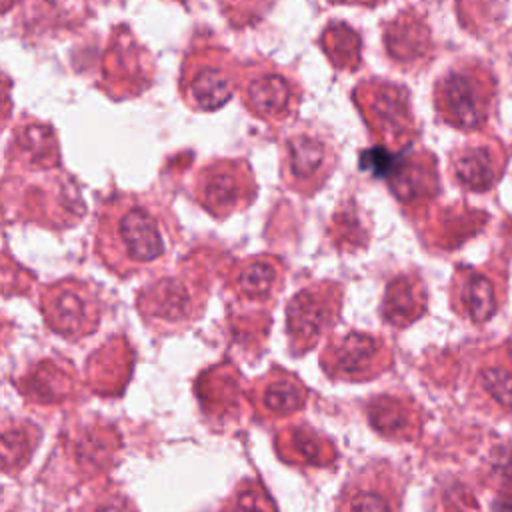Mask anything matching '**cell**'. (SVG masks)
Returning a JSON list of instances; mask_svg holds the SVG:
<instances>
[{"mask_svg":"<svg viewBox=\"0 0 512 512\" xmlns=\"http://www.w3.org/2000/svg\"><path fill=\"white\" fill-rule=\"evenodd\" d=\"M180 238L174 212L154 194L118 192L98 208L94 252L118 278L166 258Z\"/></svg>","mask_w":512,"mask_h":512,"instance_id":"6da1fadb","label":"cell"},{"mask_svg":"<svg viewBox=\"0 0 512 512\" xmlns=\"http://www.w3.org/2000/svg\"><path fill=\"white\" fill-rule=\"evenodd\" d=\"M432 96L440 122L460 132H480L492 118L498 78L486 60L466 56L436 78Z\"/></svg>","mask_w":512,"mask_h":512,"instance_id":"7a4b0ae2","label":"cell"},{"mask_svg":"<svg viewBox=\"0 0 512 512\" xmlns=\"http://www.w3.org/2000/svg\"><path fill=\"white\" fill-rule=\"evenodd\" d=\"M210 276L204 266L192 262V254L178 270L152 280L136 294L142 322L156 334H174L192 326L204 312L210 294Z\"/></svg>","mask_w":512,"mask_h":512,"instance_id":"3957f363","label":"cell"},{"mask_svg":"<svg viewBox=\"0 0 512 512\" xmlns=\"http://www.w3.org/2000/svg\"><path fill=\"white\" fill-rule=\"evenodd\" d=\"M38 306L44 324L68 342H78L94 334L104 314L100 288L74 276L42 286Z\"/></svg>","mask_w":512,"mask_h":512,"instance_id":"277c9868","label":"cell"},{"mask_svg":"<svg viewBox=\"0 0 512 512\" xmlns=\"http://www.w3.org/2000/svg\"><path fill=\"white\" fill-rule=\"evenodd\" d=\"M344 302V284L338 280L308 282L286 302L288 352L308 354L338 322Z\"/></svg>","mask_w":512,"mask_h":512,"instance_id":"5b68a950","label":"cell"},{"mask_svg":"<svg viewBox=\"0 0 512 512\" xmlns=\"http://www.w3.org/2000/svg\"><path fill=\"white\" fill-rule=\"evenodd\" d=\"M338 164L334 138L320 126H300L288 134L280 148V174L288 190L314 196Z\"/></svg>","mask_w":512,"mask_h":512,"instance_id":"8992f818","label":"cell"},{"mask_svg":"<svg viewBox=\"0 0 512 512\" xmlns=\"http://www.w3.org/2000/svg\"><path fill=\"white\" fill-rule=\"evenodd\" d=\"M354 102L382 146L404 148L418 136L410 92L402 84L370 78L354 90Z\"/></svg>","mask_w":512,"mask_h":512,"instance_id":"52a82bcc","label":"cell"},{"mask_svg":"<svg viewBox=\"0 0 512 512\" xmlns=\"http://www.w3.org/2000/svg\"><path fill=\"white\" fill-rule=\"evenodd\" d=\"M394 354L388 340L374 332L348 330L330 336L320 352V368L332 382H368L390 370Z\"/></svg>","mask_w":512,"mask_h":512,"instance_id":"ba28073f","label":"cell"},{"mask_svg":"<svg viewBox=\"0 0 512 512\" xmlns=\"http://www.w3.org/2000/svg\"><path fill=\"white\" fill-rule=\"evenodd\" d=\"M362 158V166H370L386 176L392 194L406 210L426 208L440 192L436 156L428 150H414L396 158L380 146L366 152Z\"/></svg>","mask_w":512,"mask_h":512,"instance_id":"9c48e42d","label":"cell"},{"mask_svg":"<svg viewBox=\"0 0 512 512\" xmlns=\"http://www.w3.org/2000/svg\"><path fill=\"white\" fill-rule=\"evenodd\" d=\"M256 192L258 184L244 158H214L196 172L192 186L196 204L216 220L246 210Z\"/></svg>","mask_w":512,"mask_h":512,"instance_id":"30bf717a","label":"cell"},{"mask_svg":"<svg viewBox=\"0 0 512 512\" xmlns=\"http://www.w3.org/2000/svg\"><path fill=\"white\" fill-rule=\"evenodd\" d=\"M120 448L122 436L118 428L104 418L70 424L66 430H62L58 442L62 462L70 466L74 482L80 484L114 468Z\"/></svg>","mask_w":512,"mask_h":512,"instance_id":"8fae6325","label":"cell"},{"mask_svg":"<svg viewBox=\"0 0 512 512\" xmlns=\"http://www.w3.org/2000/svg\"><path fill=\"white\" fill-rule=\"evenodd\" d=\"M404 472L386 458L356 468L336 496V512H402Z\"/></svg>","mask_w":512,"mask_h":512,"instance_id":"7c38bea8","label":"cell"},{"mask_svg":"<svg viewBox=\"0 0 512 512\" xmlns=\"http://www.w3.org/2000/svg\"><path fill=\"white\" fill-rule=\"evenodd\" d=\"M234 60L222 48L190 50L182 64L180 92L194 110H216L236 88Z\"/></svg>","mask_w":512,"mask_h":512,"instance_id":"4fadbf2b","label":"cell"},{"mask_svg":"<svg viewBox=\"0 0 512 512\" xmlns=\"http://www.w3.org/2000/svg\"><path fill=\"white\" fill-rule=\"evenodd\" d=\"M238 88L250 114L266 122L286 120L302 100L300 86L274 62H246L240 70Z\"/></svg>","mask_w":512,"mask_h":512,"instance_id":"5bb4252c","label":"cell"},{"mask_svg":"<svg viewBox=\"0 0 512 512\" xmlns=\"http://www.w3.org/2000/svg\"><path fill=\"white\" fill-rule=\"evenodd\" d=\"M450 308L456 316L470 324L488 322L504 302L506 274L500 266H466L454 268L450 288Z\"/></svg>","mask_w":512,"mask_h":512,"instance_id":"9a60e30c","label":"cell"},{"mask_svg":"<svg viewBox=\"0 0 512 512\" xmlns=\"http://www.w3.org/2000/svg\"><path fill=\"white\" fill-rule=\"evenodd\" d=\"M508 146L496 134H478L448 154V174L464 192L492 190L508 164Z\"/></svg>","mask_w":512,"mask_h":512,"instance_id":"2e32d148","label":"cell"},{"mask_svg":"<svg viewBox=\"0 0 512 512\" xmlns=\"http://www.w3.org/2000/svg\"><path fill=\"white\" fill-rule=\"evenodd\" d=\"M232 362H218L202 370L194 382V392L202 414L212 424H234L244 416L248 388Z\"/></svg>","mask_w":512,"mask_h":512,"instance_id":"e0dca14e","label":"cell"},{"mask_svg":"<svg viewBox=\"0 0 512 512\" xmlns=\"http://www.w3.org/2000/svg\"><path fill=\"white\" fill-rule=\"evenodd\" d=\"M310 400L308 386L290 370L272 366L248 386L250 408L260 422L290 418L306 408Z\"/></svg>","mask_w":512,"mask_h":512,"instance_id":"ac0fdd59","label":"cell"},{"mask_svg":"<svg viewBox=\"0 0 512 512\" xmlns=\"http://www.w3.org/2000/svg\"><path fill=\"white\" fill-rule=\"evenodd\" d=\"M382 42L394 66L406 72L426 68L436 54L432 30L416 8H406L386 22Z\"/></svg>","mask_w":512,"mask_h":512,"instance_id":"d6986e66","label":"cell"},{"mask_svg":"<svg viewBox=\"0 0 512 512\" xmlns=\"http://www.w3.org/2000/svg\"><path fill=\"white\" fill-rule=\"evenodd\" d=\"M368 426L390 442H416L424 428L422 406L406 392L374 394L364 404Z\"/></svg>","mask_w":512,"mask_h":512,"instance_id":"ffe728a7","label":"cell"},{"mask_svg":"<svg viewBox=\"0 0 512 512\" xmlns=\"http://www.w3.org/2000/svg\"><path fill=\"white\" fill-rule=\"evenodd\" d=\"M286 264L274 254L240 258L226 266L224 288L242 300L272 302L284 286Z\"/></svg>","mask_w":512,"mask_h":512,"instance_id":"44dd1931","label":"cell"},{"mask_svg":"<svg viewBox=\"0 0 512 512\" xmlns=\"http://www.w3.org/2000/svg\"><path fill=\"white\" fill-rule=\"evenodd\" d=\"M276 456L292 468H334L338 446L308 422H290L274 434Z\"/></svg>","mask_w":512,"mask_h":512,"instance_id":"7402d4cb","label":"cell"},{"mask_svg":"<svg viewBox=\"0 0 512 512\" xmlns=\"http://www.w3.org/2000/svg\"><path fill=\"white\" fill-rule=\"evenodd\" d=\"M14 386L32 404L56 406L76 396L78 378L68 358H38L14 378Z\"/></svg>","mask_w":512,"mask_h":512,"instance_id":"603a6c76","label":"cell"},{"mask_svg":"<svg viewBox=\"0 0 512 512\" xmlns=\"http://www.w3.org/2000/svg\"><path fill=\"white\" fill-rule=\"evenodd\" d=\"M134 366V350L130 342L116 334L88 356L84 366V384L100 396L122 394Z\"/></svg>","mask_w":512,"mask_h":512,"instance_id":"cb8c5ba5","label":"cell"},{"mask_svg":"<svg viewBox=\"0 0 512 512\" xmlns=\"http://www.w3.org/2000/svg\"><path fill=\"white\" fill-rule=\"evenodd\" d=\"M428 292L418 270L410 268L392 276L384 288L380 302V318L384 324L404 330L426 314Z\"/></svg>","mask_w":512,"mask_h":512,"instance_id":"d4e9b609","label":"cell"},{"mask_svg":"<svg viewBox=\"0 0 512 512\" xmlns=\"http://www.w3.org/2000/svg\"><path fill=\"white\" fill-rule=\"evenodd\" d=\"M472 394L476 402L492 414H512V364L498 348L490 350L476 366L472 376Z\"/></svg>","mask_w":512,"mask_h":512,"instance_id":"484cf974","label":"cell"},{"mask_svg":"<svg viewBox=\"0 0 512 512\" xmlns=\"http://www.w3.org/2000/svg\"><path fill=\"white\" fill-rule=\"evenodd\" d=\"M486 222L488 214L484 210H476L460 202L436 210L422 234L428 246L456 250V246H460L464 240L478 234Z\"/></svg>","mask_w":512,"mask_h":512,"instance_id":"4316f807","label":"cell"},{"mask_svg":"<svg viewBox=\"0 0 512 512\" xmlns=\"http://www.w3.org/2000/svg\"><path fill=\"white\" fill-rule=\"evenodd\" d=\"M40 440V430L34 422L4 418L2 424V456H4V472L18 474L30 460L36 444Z\"/></svg>","mask_w":512,"mask_h":512,"instance_id":"83f0119b","label":"cell"},{"mask_svg":"<svg viewBox=\"0 0 512 512\" xmlns=\"http://www.w3.org/2000/svg\"><path fill=\"white\" fill-rule=\"evenodd\" d=\"M328 238L332 246L340 252L362 250L370 242V226L364 224V218L358 210V204L352 200L342 202L328 226Z\"/></svg>","mask_w":512,"mask_h":512,"instance_id":"f1b7e54d","label":"cell"},{"mask_svg":"<svg viewBox=\"0 0 512 512\" xmlns=\"http://www.w3.org/2000/svg\"><path fill=\"white\" fill-rule=\"evenodd\" d=\"M322 46L334 68L356 70L360 66V36L348 24L330 22L322 30Z\"/></svg>","mask_w":512,"mask_h":512,"instance_id":"f546056e","label":"cell"},{"mask_svg":"<svg viewBox=\"0 0 512 512\" xmlns=\"http://www.w3.org/2000/svg\"><path fill=\"white\" fill-rule=\"evenodd\" d=\"M220 512H278V506L258 478H244L222 502Z\"/></svg>","mask_w":512,"mask_h":512,"instance_id":"4dcf8cb0","label":"cell"},{"mask_svg":"<svg viewBox=\"0 0 512 512\" xmlns=\"http://www.w3.org/2000/svg\"><path fill=\"white\" fill-rule=\"evenodd\" d=\"M72 512H138V508L118 486H100L92 490Z\"/></svg>","mask_w":512,"mask_h":512,"instance_id":"1f68e13d","label":"cell"},{"mask_svg":"<svg viewBox=\"0 0 512 512\" xmlns=\"http://www.w3.org/2000/svg\"><path fill=\"white\" fill-rule=\"evenodd\" d=\"M330 2H340V4H362V6H376L384 0H330Z\"/></svg>","mask_w":512,"mask_h":512,"instance_id":"d6a6232c","label":"cell"},{"mask_svg":"<svg viewBox=\"0 0 512 512\" xmlns=\"http://www.w3.org/2000/svg\"><path fill=\"white\" fill-rule=\"evenodd\" d=\"M498 350H500V354H502V356H504V358H506V360L512 364V340L504 342V344H502Z\"/></svg>","mask_w":512,"mask_h":512,"instance_id":"836d02e7","label":"cell"},{"mask_svg":"<svg viewBox=\"0 0 512 512\" xmlns=\"http://www.w3.org/2000/svg\"><path fill=\"white\" fill-rule=\"evenodd\" d=\"M446 512H460V510H446Z\"/></svg>","mask_w":512,"mask_h":512,"instance_id":"e575fe53","label":"cell"}]
</instances>
